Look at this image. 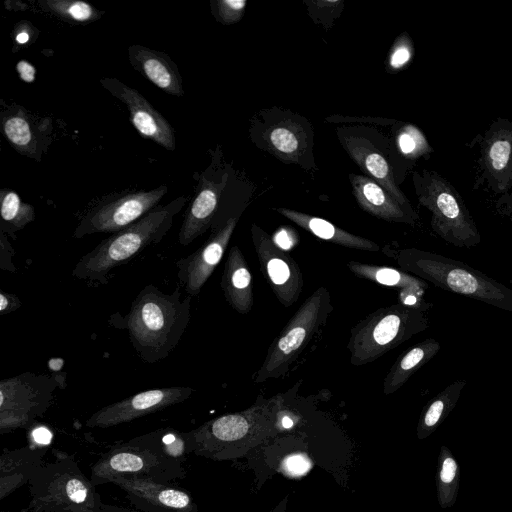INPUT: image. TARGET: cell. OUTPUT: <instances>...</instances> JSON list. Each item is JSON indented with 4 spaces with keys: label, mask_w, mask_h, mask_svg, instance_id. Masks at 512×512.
<instances>
[{
    "label": "cell",
    "mask_w": 512,
    "mask_h": 512,
    "mask_svg": "<svg viewBox=\"0 0 512 512\" xmlns=\"http://www.w3.org/2000/svg\"><path fill=\"white\" fill-rule=\"evenodd\" d=\"M393 256L403 270L436 287L512 313V289L464 262L414 248Z\"/></svg>",
    "instance_id": "obj_3"
},
{
    "label": "cell",
    "mask_w": 512,
    "mask_h": 512,
    "mask_svg": "<svg viewBox=\"0 0 512 512\" xmlns=\"http://www.w3.org/2000/svg\"><path fill=\"white\" fill-rule=\"evenodd\" d=\"M193 389L176 386L151 389L106 405L86 421L89 428H109L161 411L191 397Z\"/></svg>",
    "instance_id": "obj_15"
},
{
    "label": "cell",
    "mask_w": 512,
    "mask_h": 512,
    "mask_svg": "<svg viewBox=\"0 0 512 512\" xmlns=\"http://www.w3.org/2000/svg\"><path fill=\"white\" fill-rule=\"evenodd\" d=\"M312 467L309 457L303 453H293L286 456L281 462V471L290 477L305 475Z\"/></svg>",
    "instance_id": "obj_35"
},
{
    "label": "cell",
    "mask_w": 512,
    "mask_h": 512,
    "mask_svg": "<svg viewBox=\"0 0 512 512\" xmlns=\"http://www.w3.org/2000/svg\"><path fill=\"white\" fill-rule=\"evenodd\" d=\"M465 385L466 380H455L442 390L434 399H432L423 413L422 426L425 428H432L437 425L444 414L447 413L457 402Z\"/></svg>",
    "instance_id": "obj_31"
},
{
    "label": "cell",
    "mask_w": 512,
    "mask_h": 512,
    "mask_svg": "<svg viewBox=\"0 0 512 512\" xmlns=\"http://www.w3.org/2000/svg\"><path fill=\"white\" fill-rule=\"evenodd\" d=\"M347 267L357 277L373 281L377 284L400 288L401 292H415L423 296L428 287L426 281L391 267L370 265L356 261L348 262Z\"/></svg>",
    "instance_id": "obj_27"
},
{
    "label": "cell",
    "mask_w": 512,
    "mask_h": 512,
    "mask_svg": "<svg viewBox=\"0 0 512 512\" xmlns=\"http://www.w3.org/2000/svg\"><path fill=\"white\" fill-rule=\"evenodd\" d=\"M281 424L284 428H290L293 425V421L288 416H284L281 420Z\"/></svg>",
    "instance_id": "obj_43"
},
{
    "label": "cell",
    "mask_w": 512,
    "mask_h": 512,
    "mask_svg": "<svg viewBox=\"0 0 512 512\" xmlns=\"http://www.w3.org/2000/svg\"><path fill=\"white\" fill-rule=\"evenodd\" d=\"M228 304L240 314L253 307V283L247 262L238 246L230 248L220 282Z\"/></svg>",
    "instance_id": "obj_23"
},
{
    "label": "cell",
    "mask_w": 512,
    "mask_h": 512,
    "mask_svg": "<svg viewBox=\"0 0 512 512\" xmlns=\"http://www.w3.org/2000/svg\"><path fill=\"white\" fill-rule=\"evenodd\" d=\"M341 141L350 157L369 178L382 186L405 209L414 211L398 187L391 166L367 139L350 136Z\"/></svg>",
    "instance_id": "obj_22"
},
{
    "label": "cell",
    "mask_w": 512,
    "mask_h": 512,
    "mask_svg": "<svg viewBox=\"0 0 512 512\" xmlns=\"http://www.w3.org/2000/svg\"><path fill=\"white\" fill-rule=\"evenodd\" d=\"M30 500L20 512L108 511L96 486L80 469L73 455L61 454L45 464L29 482Z\"/></svg>",
    "instance_id": "obj_4"
},
{
    "label": "cell",
    "mask_w": 512,
    "mask_h": 512,
    "mask_svg": "<svg viewBox=\"0 0 512 512\" xmlns=\"http://www.w3.org/2000/svg\"><path fill=\"white\" fill-rule=\"evenodd\" d=\"M413 42L409 35L404 32L395 39L388 59V66L391 71H397L405 67L413 58Z\"/></svg>",
    "instance_id": "obj_33"
},
{
    "label": "cell",
    "mask_w": 512,
    "mask_h": 512,
    "mask_svg": "<svg viewBox=\"0 0 512 512\" xmlns=\"http://www.w3.org/2000/svg\"><path fill=\"white\" fill-rule=\"evenodd\" d=\"M127 53L133 69L148 81L171 96H184L178 66L168 54L139 44L130 45Z\"/></svg>",
    "instance_id": "obj_19"
},
{
    "label": "cell",
    "mask_w": 512,
    "mask_h": 512,
    "mask_svg": "<svg viewBox=\"0 0 512 512\" xmlns=\"http://www.w3.org/2000/svg\"><path fill=\"white\" fill-rule=\"evenodd\" d=\"M15 68L22 81L26 83L34 82L36 69L30 62L26 60H20L19 62H17Z\"/></svg>",
    "instance_id": "obj_39"
},
{
    "label": "cell",
    "mask_w": 512,
    "mask_h": 512,
    "mask_svg": "<svg viewBox=\"0 0 512 512\" xmlns=\"http://www.w3.org/2000/svg\"><path fill=\"white\" fill-rule=\"evenodd\" d=\"M457 472V463L451 458L447 457L443 461L440 478L444 483H449L453 480Z\"/></svg>",
    "instance_id": "obj_40"
},
{
    "label": "cell",
    "mask_w": 512,
    "mask_h": 512,
    "mask_svg": "<svg viewBox=\"0 0 512 512\" xmlns=\"http://www.w3.org/2000/svg\"><path fill=\"white\" fill-rule=\"evenodd\" d=\"M288 498H284L271 512H285Z\"/></svg>",
    "instance_id": "obj_42"
},
{
    "label": "cell",
    "mask_w": 512,
    "mask_h": 512,
    "mask_svg": "<svg viewBox=\"0 0 512 512\" xmlns=\"http://www.w3.org/2000/svg\"><path fill=\"white\" fill-rule=\"evenodd\" d=\"M33 432H34L33 434L35 435L37 442H40V444H46L47 442L49 443L50 432L47 429L38 428V429L34 430Z\"/></svg>",
    "instance_id": "obj_41"
},
{
    "label": "cell",
    "mask_w": 512,
    "mask_h": 512,
    "mask_svg": "<svg viewBox=\"0 0 512 512\" xmlns=\"http://www.w3.org/2000/svg\"><path fill=\"white\" fill-rule=\"evenodd\" d=\"M99 82L112 96L125 104L130 121L141 137L168 151H175L176 136L173 127L138 90L114 77H102Z\"/></svg>",
    "instance_id": "obj_16"
},
{
    "label": "cell",
    "mask_w": 512,
    "mask_h": 512,
    "mask_svg": "<svg viewBox=\"0 0 512 512\" xmlns=\"http://www.w3.org/2000/svg\"><path fill=\"white\" fill-rule=\"evenodd\" d=\"M333 311L332 300L325 287L315 290L291 317L270 345L265 360L257 371L255 383L287 374L321 326Z\"/></svg>",
    "instance_id": "obj_8"
},
{
    "label": "cell",
    "mask_w": 512,
    "mask_h": 512,
    "mask_svg": "<svg viewBox=\"0 0 512 512\" xmlns=\"http://www.w3.org/2000/svg\"><path fill=\"white\" fill-rule=\"evenodd\" d=\"M40 35L39 29L28 20L15 23L12 32V52L16 53L24 46L34 43Z\"/></svg>",
    "instance_id": "obj_34"
},
{
    "label": "cell",
    "mask_w": 512,
    "mask_h": 512,
    "mask_svg": "<svg viewBox=\"0 0 512 512\" xmlns=\"http://www.w3.org/2000/svg\"><path fill=\"white\" fill-rule=\"evenodd\" d=\"M353 194L359 206L369 214L389 222L414 225L415 211L401 206L382 186L367 176L350 174Z\"/></svg>",
    "instance_id": "obj_21"
},
{
    "label": "cell",
    "mask_w": 512,
    "mask_h": 512,
    "mask_svg": "<svg viewBox=\"0 0 512 512\" xmlns=\"http://www.w3.org/2000/svg\"><path fill=\"white\" fill-rule=\"evenodd\" d=\"M20 299L13 293L0 290V313L5 315L17 310L21 306Z\"/></svg>",
    "instance_id": "obj_37"
},
{
    "label": "cell",
    "mask_w": 512,
    "mask_h": 512,
    "mask_svg": "<svg viewBox=\"0 0 512 512\" xmlns=\"http://www.w3.org/2000/svg\"><path fill=\"white\" fill-rule=\"evenodd\" d=\"M276 211L323 240H327L347 248L365 250L368 252H378L380 250V246L377 243L351 234L339 227H336L325 219L288 208H277Z\"/></svg>",
    "instance_id": "obj_24"
},
{
    "label": "cell",
    "mask_w": 512,
    "mask_h": 512,
    "mask_svg": "<svg viewBox=\"0 0 512 512\" xmlns=\"http://www.w3.org/2000/svg\"><path fill=\"white\" fill-rule=\"evenodd\" d=\"M113 483L128 501L143 512H198L193 497L171 483L139 476H116Z\"/></svg>",
    "instance_id": "obj_17"
},
{
    "label": "cell",
    "mask_w": 512,
    "mask_h": 512,
    "mask_svg": "<svg viewBox=\"0 0 512 512\" xmlns=\"http://www.w3.org/2000/svg\"><path fill=\"white\" fill-rule=\"evenodd\" d=\"M212 154L211 163L198 176L194 196L183 217L178 241L187 246L212 227L219 201L228 182V173L222 166V153L219 146Z\"/></svg>",
    "instance_id": "obj_12"
},
{
    "label": "cell",
    "mask_w": 512,
    "mask_h": 512,
    "mask_svg": "<svg viewBox=\"0 0 512 512\" xmlns=\"http://www.w3.org/2000/svg\"><path fill=\"white\" fill-rule=\"evenodd\" d=\"M237 219L230 217L196 251L176 261L179 285L191 297L200 293L220 263L229 244Z\"/></svg>",
    "instance_id": "obj_18"
},
{
    "label": "cell",
    "mask_w": 512,
    "mask_h": 512,
    "mask_svg": "<svg viewBox=\"0 0 512 512\" xmlns=\"http://www.w3.org/2000/svg\"><path fill=\"white\" fill-rule=\"evenodd\" d=\"M441 349L440 343L427 338L402 353L387 373L383 391L391 394L400 389L410 377L427 364Z\"/></svg>",
    "instance_id": "obj_25"
},
{
    "label": "cell",
    "mask_w": 512,
    "mask_h": 512,
    "mask_svg": "<svg viewBox=\"0 0 512 512\" xmlns=\"http://www.w3.org/2000/svg\"><path fill=\"white\" fill-rule=\"evenodd\" d=\"M478 149L473 189L503 195L512 189V119L497 117L468 144Z\"/></svg>",
    "instance_id": "obj_11"
},
{
    "label": "cell",
    "mask_w": 512,
    "mask_h": 512,
    "mask_svg": "<svg viewBox=\"0 0 512 512\" xmlns=\"http://www.w3.org/2000/svg\"><path fill=\"white\" fill-rule=\"evenodd\" d=\"M396 145L405 160L416 161L422 157L429 158L433 148L424 133L412 124H404L397 132Z\"/></svg>",
    "instance_id": "obj_30"
},
{
    "label": "cell",
    "mask_w": 512,
    "mask_h": 512,
    "mask_svg": "<svg viewBox=\"0 0 512 512\" xmlns=\"http://www.w3.org/2000/svg\"><path fill=\"white\" fill-rule=\"evenodd\" d=\"M0 130L19 154L41 162L53 141V121L17 103L0 100Z\"/></svg>",
    "instance_id": "obj_13"
},
{
    "label": "cell",
    "mask_w": 512,
    "mask_h": 512,
    "mask_svg": "<svg viewBox=\"0 0 512 512\" xmlns=\"http://www.w3.org/2000/svg\"><path fill=\"white\" fill-rule=\"evenodd\" d=\"M38 9L69 24H87L99 20L104 12L82 0H38Z\"/></svg>",
    "instance_id": "obj_29"
},
{
    "label": "cell",
    "mask_w": 512,
    "mask_h": 512,
    "mask_svg": "<svg viewBox=\"0 0 512 512\" xmlns=\"http://www.w3.org/2000/svg\"><path fill=\"white\" fill-rule=\"evenodd\" d=\"M495 211L512 220V190L500 195L494 203Z\"/></svg>",
    "instance_id": "obj_38"
},
{
    "label": "cell",
    "mask_w": 512,
    "mask_h": 512,
    "mask_svg": "<svg viewBox=\"0 0 512 512\" xmlns=\"http://www.w3.org/2000/svg\"><path fill=\"white\" fill-rule=\"evenodd\" d=\"M246 0H214L210 2L214 18L223 25L238 22L244 14Z\"/></svg>",
    "instance_id": "obj_32"
},
{
    "label": "cell",
    "mask_w": 512,
    "mask_h": 512,
    "mask_svg": "<svg viewBox=\"0 0 512 512\" xmlns=\"http://www.w3.org/2000/svg\"><path fill=\"white\" fill-rule=\"evenodd\" d=\"M0 232L14 235L35 220V209L23 202L17 192L9 188L0 190Z\"/></svg>",
    "instance_id": "obj_28"
},
{
    "label": "cell",
    "mask_w": 512,
    "mask_h": 512,
    "mask_svg": "<svg viewBox=\"0 0 512 512\" xmlns=\"http://www.w3.org/2000/svg\"><path fill=\"white\" fill-rule=\"evenodd\" d=\"M46 445H28L13 450L3 449L0 456V500L25 484H29L43 468Z\"/></svg>",
    "instance_id": "obj_20"
},
{
    "label": "cell",
    "mask_w": 512,
    "mask_h": 512,
    "mask_svg": "<svg viewBox=\"0 0 512 512\" xmlns=\"http://www.w3.org/2000/svg\"><path fill=\"white\" fill-rule=\"evenodd\" d=\"M168 192L161 185L152 190L121 191L102 197L78 221L73 238L95 233H116L148 214Z\"/></svg>",
    "instance_id": "obj_9"
},
{
    "label": "cell",
    "mask_w": 512,
    "mask_h": 512,
    "mask_svg": "<svg viewBox=\"0 0 512 512\" xmlns=\"http://www.w3.org/2000/svg\"><path fill=\"white\" fill-rule=\"evenodd\" d=\"M161 431L134 438L112 447L92 466L90 480L95 486L116 476H139L171 483L185 477L179 458L168 448Z\"/></svg>",
    "instance_id": "obj_6"
},
{
    "label": "cell",
    "mask_w": 512,
    "mask_h": 512,
    "mask_svg": "<svg viewBox=\"0 0 512 512\" xmlns=\"http://www.w3.org/2000/svg\"><path fill=\"white\" fill-rule=\"evenodd\" d=\"M188 196H179L158 205L128 227L103 239L84 254L72 270V276L90 283L105 285L108 274L128 263L145 248L158 244L173 225L174 217L188 203Z\"/></svg>",
    "instance_id": "obj_2"
},
{
    "label": "cell",
    "mask_w": 512,
    "mask_h": 512,
    "mask_svg": "<svg viewBox=\"0 0 512 512\" xmlns=\"http://www.w3.org/2000/svg\"><path fill=\"white\" fill-rule=\"evenodd\" d=\"M97 512H108L107 510H101V511H97Z\"/></svg>",
    "instance_id": "obj_44"
},
{
    "label": "cell",
    "mask_w": 512,
    "mask_h": 512,
    "mask_svg": "<svg viewBox=\"0 0 512 512\" xmlns=\"http://www.w3.org/2000/svg\"><path fill=\"white\" fill-rule=\"evenodd\" d=\"M55 377L25 372L0 382V432L27 428L48 410Z\"/></svg>",
    "instance_id": "obj_10"
},
{
    "label": "cell",
    "mask_w": 512,
    "mask_h": 512,
    "mask_svg": "<svg viewBox=\"0 0 512 512\" xmlns=\"http://www.w3.org/2000/svg\"><path fill=\"white\" fill-rule=\"evenodd\" d=\"M252 242L258 261L273 293L284 307L299 299L303 290L300 267L285 250L278 248L272 238L256 224L251 226Z\"/></svg>",
    "instance_id": "obj_14"
},
{
    "label": "cell",
    "mask_w": 512,
    "mask_h": 512,
    "mask_svg": "<svg viewBox=\"0 0 512 512\" xmlns=\"http://www.w3.org/2000/svg\"><path fill=\"white\" fill-rule=\"evenodd\" d=\"M178 284L164 293L153 284L144 286L121 323L142 361L155 364L165 359L180 342L191 318V300L182 299Z\"/></svg>",
    "instance_id": "obj_1"
},
{
    "label": "cell",
    "mask_w": 512,
    "mask_h": 512,
    "mask_svg": "<svg viewBox=\"0 0 512 512\" xmlns=\"http://www.w3.org/2000/svg\"><path fill=\"white\" fill-rule=\"evenodd\" d=\"M270 151L291 162H299L307 148V136L302 126L292 120L281 121L270 126L264 133Z\"/></svg>",
    "instance_id": "obj_26"
},
{
    "label": "cell",
    "mask_w": 512,
    "mask_h": 512,
    "mask_svg": "<svg viewBox=\"0 0 512 512\" xmlns=\"http://www.w3.org/2000/svg\"><path fill=\"white\" fill-rule=\"evenodd\" d=\"M412 180L418 202L431 213V228L445 242L459 248H472L481 235L457 189L436 171H414Z\"/></svg>",
    "instance_id": "obj_7"
},
{
    "label": "cell",
    "mask_w": 512,
    "mask_h": 512,
    "mask_svg": "<svg viewBox=\"0 0 512 512\" xmlns=\"http://www.w3.org/2000/svg\"><path fill=\"white\" fill-rule=\"evenodd\" d=\"M431 307L427 302L417 306L398 303L366 316L351 329L347 344L351 364L361 366L373 362L426 330Z\"/></svg>",
    "instance_id": "obj_5"
},
{
    "label": "cell",
    "mask_w": 512,
    "mask_h": 512,
    "mask_svg": "<svg viewBox=\"0 0 512 512\" xmlns=\"http://www.w3.org/2000/svg\"><path fill=\"white\" fill-rule=\"evenodd\" d=\"M296 236L294 230L282 227L275 232L272 241L278 248L288 252L296 245L298 241Z\"/></svg>",
    "instance_id": "obj_36"
}]
</instances>
